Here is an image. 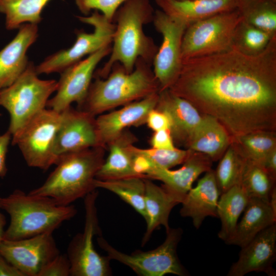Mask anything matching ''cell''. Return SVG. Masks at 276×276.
I'll list each match as a JSON object with an SVG mask.
<instances>
[{
  "instance_id": "cell-20",
  "label": "cell",
  "mask_w": 276,
  "mask_h": 276,
  "mask_svg": "<svg viewBox=\"0 0 276 276\" xmlns=\"http://www.w3.org/2000/svg\"><path fill=\"white\" fill-rule=\"evenodd\" d=\"M220 195L215 171L211 169L186 194L181 203L180 214L182 217L191 218L195 227L198 229L206 217L218 218L217 209Z\"/></svg>"
},
{
  "instance_id": "cell-42",
  "label": "cell",
  "mask_w": 276,
  "mask_h": 276,
  "mask_svg": "<svg viewBox=\"0 0 276 276\" xmlns=\"http://www.w3.org/2000/svg\"><path fill=\"white\" fill-rule=\"evenodd\" d=\"M262 166L275 179L276 177V149L273 150L266 157Z\"/></svg>"
},
{
  "instance_id": "cell-34",
  "label": "cell",
  "mask_w": 276,
  "mask_h": 276,
  "mask_svg": "<svg viewBox=\"0 0 276 276\" xmlns=\"http://www.w3.org/2000/svg\"><path fill=\"white\" fill-rule=\"evenodd\" d=\"M244 162L231 143L221 156L215 175L220 194L239 185Z\"/></svg>"
},
{
  "instance_id": "cell-36",
  "label": "cell",
  "mask_w": 276,
  "mask_h": 276,
  "mask_svg": "<svg viewBox=\"0 0 276 276\" xmlns=\"http://www.w3.org/2000/svg\"><path fill=\"white\" fill-rule=\"evenodd\" d=\"M79 10L86 16L98 11L113 21L116 12L127 0H74Z\"/></svg>"
},
{
  "instance_id": "cell-3",
  "label": "cell",
  "mask_w": 276,
  "mask_h": 276,
  "mask_svg": "<svg viewBox=\"0 0 276 276\" xmlns=\"http://www.w3.org/2000/svg\"><path fill=\"white\" fill-rule=\"evenodd\" d=\"M150 64L141 58L128 73L119 63L105 78L95 77L79 109L96 116L159 93V84Z\"/></svg>"
},
{
  "instance_id": "cell-37",
  "label": "cell",
  "mask_w": 276,
  "mask_h": 276,
  "mask_svg": "<svg viewBox=\"0 0 276 276\" xmlns=\"http://www.w3.org/2000/svg\"><path fill=\"white\" fill-rule=\"evenodd\" d=\"M70 270L67 255L60 253L43 267L38 276H69Z\"/></svg>"
},
{
  "instance_id": "cell-26",
  "label": "cell",
  "mask_w": 276,
  "mask_h": 276,
  "mask_svg": "<svg viewBox=\"0 0 276 276\" xmlns=\"http://www.w3.org/2000/svg\"><path fill=\"white\" fill-rule=\"evenodd\" d=\"M243 213L229 244L241 248L247 245L260 232L276 223V214L268 202L260 199L249 198Z\"/></svg>"
},
{
  "instance_id": "cell-31",
  "label": "cell",
  "mask_w": 276,
  "mask_h": 276,
  "mask_svg": "<svg viewBox=\"0 0 276 276\" xmlns=\"http://www.w3.org/2000/svg\"><path fill=\"white\" fill-rule=\"evenodd\" d=\"M237 9L243 20L276 35V0H239Z\"/></svg>"
},
{
  "instance_id": "cell-19",
  "label": "cell",
  "mask_w": 276,
  "mask_h": 276,
  "mask_svg": "<svg viewBox=\"0 0 276 276\" xmlns=\"http://www.w3.org/2000/svg\"><path fill=\"white\" fill-rule=\"evenodd\" d=\"M37 36V24H24L0 51V90L12 84L25 71L29 63L27 51Z\"/></svg>"
},
{
  "instance_id": "cell-6",
  "label": "cell",
  "mask_w": 276,
  "mask_h": 276,
  "mask_svg": "<svg viewBox=\"0 0 276 276\" xmlns=\"http://www.w3.org/2000/svg\"><path fill=\"white\" fill-rule=\"evenodd\" d=\"M38 75L34 64L29 62L12 84L0 90V106L9 114L8 130L12 138L45 108L50 97L57 89L58 81L40 79Z\"/></svg>"
},
{
  "instance_id": "cell-22",
  "label": "cell",
  "mask_w": 276,
  "mask_h": 276,
  "mask_svg": "<svg viewBox=\"0 0 276 276\" xmlns=\"http://www.w3.org/2000/svg\"><path fill=\"white\" fill-rule=\"evenodd\" d=\"M135 136L125 131L107 146V157L97 172L96 179L110 180L139 176L134 168V154L132 147Z\"/></svg>"
},
{
  "instance_id": "cell-39",
  "label": "cell",
  "mask_w": 276,
  "mask_h": 276,
  "mask_svg": "<svg viewBox=\"0 0 276 276\" xmlns=\"http://www.w3.org/2000/svg\"><path fill=\"white\" fill-rule=\"evenodd\" d=\"M174 142L170 130L153 131L150 140L151 148L158 149H174L176 147L175 146Z\"/></svg>"
},
{
  "instance_id": "cell-30",
  "label": "cell",
  "mask_w": 276,
  "mask_h": 276,
  "mask_svg": "<svg viewBox=\"0 0 276 276\" xmlns=\"http://www.w3.org/2000/svg\"><path fill=\"white\" fill-rule=\"evenodd\" d=\"M232 143L243 158L261 165L267 155L276 149L274 131L248 133L232 138Z\"/></svg>"
},
{
  "instance_id": "cell-32",
  "label": "cell",
  "mask_w": 276,
  "mask_h": 276,
  "mask_svg": "<svg viewBox=\"0 0 276 276\" xmlns=\"http://www.w3.org/2000/svg\"><path fill=\"white\" fill-rule=\"evenodd\" d=\"M244 159L239 185L249 198H258L268 202L270 194L275 186V179L262 165Z\"/></svg>"
},
{
  "instance_id": "cell-40",
  "label": "cell",
  "mask_w": 276,
  "mask_h": 276,
  "mask_svg": "<svg viewBox=\"0 0 276 276\" xmlns=\"http://www.w3.org/2000/svg\"><path fill=\"white\" fill-rule=\"evenodd\" d=\"M12 140V135L8 130L0 134V177H4L7 173V168L6 160L9 145Z\"/></svg>"
},
{
  "instance_id": "cell-43",
  "label": "cell",
  "mask_w": 276,
  "mask_h": 276,
  "mask_svg": "<svg viewBox=\"0 0 276 276\" xmlns=\"http://www.w3.org/2000/svg\"><path fill=\"white\" fill-rule=\"evenodd\" d=\"M268 203L273 213L276 214V188L272 189L268 198Z\"/></svg>"
},
{
  "instance_id": "cell-29",
  "label": "cell",
  "mask_w": 276,
  "mask_h": 276,
  "mask_svg": "<svg viewBox=\"0 0 276 276\" xmlns=\"http://www.w3.org/2000/svg\"><path fill=\"white\" fill-rule=\"evenodd\" d=\"M94 186L109 191L131 206L145 219V178L135 176L110 180L96 179Z\"/></svg>"
},
{
  "instance_id": "cell-5",
  "label": "cell",
  "mask_w": 276,
  "mask_h": 276,
  "mask_svg": "<svg viewBox=\"0 0 276 276\" xmlns=\"http://www.w3.org/2000/svg\"><path fill=\"white\" fill-rule=\"evenodd\" d=\"M1 209L10 216L3 239L14 240L53 232L77 214L72 205H62L52 198L15 190L0 197Z\"/></svg>"
},
{
  "instance_id": "cell-4",
  "label": "cell",
  "mask_w": 276,
  "mask_h": 276,
  "mask_svg": "<svg viewBox=\"0 0 276 276\" xmlns=\"http://www.w3.org/2000/svg\"><path fill=\"white\" fill-rule=\"evenodd\" d=\"M105 149L97 147L58 157L55 169L32 195L49 197L67 205L96 190L94 181L104 161Z\"/></svg>"
},
{
  "instance_id": "cell-7",
  "label": "cell",
  "mask_w": 276,
  "mask_h": 276,
  "mask_svg": "<svg viewBox=\"0 0 276 276\" xmlns=\"http://www.w3.org/2000/svg\"><path fill=\"white\" fill-rule=\"evenodd\" d=\"M182 235L181 228L170 227L166 231L164 242L157 248L147 251L136 250L130 254L116 249L101 235L98 236L97 242L111 260H116L125 265L138 275L163 276L173 274L185 276L188 273L177 254V246Z\"/></svg>"
},
{
  "instance_id": "cell-33",
  "label": "cell",
  "mask_w": 276,
  "mask_h": 276,
  "mask_svg": "<svg viewBox=\"0 0 276 276\" xmlns=\"http://www.w3.org/2000/svg\"><path fill=\"white\" fill-rule=\"evenodd\" d=\"M275 36L242 19L235 31L232 48L247 55H256L263 51Z\"/></svg>"
},
{
  "instance_id": "cell-16",
  "label": "cell",
  "mask_w": 276,
  "mask_h": 276,
  "mask_svg": "<svg viewBox=\"0 0 276 276\" xmlns=\"http://www.w3.org/2000/svg\"><path fill=\"white\" fill-rule=\"evenodd\" d=\"M159 93L123 106L118 110L96 118L99 145L105 149L108 144L130 127L146 124L147 116L157 104Z\"/></svg>"
},
{
  "instance_id": "cell-9",
  "label": "cell",
  "mask_w": 276,
  "mask_h": 276,
  "mask_svg": "<svg viewBox=\"0 0 276 276\" xmlns=\"http://www.w3.org/2000/svg\"><path fill=\"white\" fill-rule=\"evenodd\" d=\"M98 193L95 190L84 197L85 224L82 233L76 234L67 249L71 276H109L112 275L107 256L95 249L93 238L101 235L99 225L96 200Z\"/></svg>"
},
{
  "instance_id": "cell-8",
  "label": "cell",
  "mask_w": 276,
  "mask_h": 276,
  "mask_svg": "<svg viewBox=\"0 0 276 276\" xmlns=\"http://www.w3.org/2000/svg\"><path fill=\"white\" fill-rule=\"evenodd\" d=\"M241 20L236 9L189 25L182 38V61L232 49L235 31Z\"/></svg>"
},
{
  "instance_id": "cell-38",
  "label": "cell",
  "mask_w": 276,
  "mask_h": 276,
  "mask_svg": "<svg viewBox=\"0 0 276 276\" xmlns=\"http://www.w3.org/2000/svg\"><path fill=\"white\" fill-rule=\"evenodd\" d=\"M146 124L153 131L160 130H170L171 122L168 114L163 110L155 107L148 113Z\"/></svg>"
},
{
  "instance_id": "cell-15",
  "label": "cell",
  "mask_w": 276,
  "mask_h": 276,
  "mask_svg": "<svg viewBox=\"0 0 276 276\" xmlns=\"http://www.w3.org/2000/svg\"><path fill=\"white\" fill-rule=\"evenodd\" d=\"M54 151L58 156L99 145L96 116L70 106L60 112Z\"/></svg>"
},
{
  "instance_id": "cell-23",
  "label": "cell",
  "mask_w": 276,
  "mask_h": 276,
  "mask_svg": "<svg viewBox=\"0 0 276 276\" xmlns=\"http://www.w3.org/2000/svg\"><path fill=\"white\" fill-rule=\"evenodd\" d=\"M239 0H155L160 10L188 26L214 15L237 9Z\"/></svg>"
},
{
  "instance_id": "cell-21",
  "label": "cell",
  "mask_w": 276,
  "mask_h": 276,
  "mask_svg": "<svg viewBox=\"0 0 276 276\" xmlns=\"http://www.w3.org/2000/svg\"><path fill=\"white\" fill-rule=\"evenodd\" d=\"M155 108L164 111L169 116L170 132L174 141L187 146L203 115L191 102L173 94L168 89L159 92Z\"/></svg>"
},
{
  "instance_id": "cell-27",
  "label": "cell",
  "mask_w": 276,
  "mask_h": 276,
  "mask_svg": "<svg viewBox=\"0 0 276 276\" xmlns=\"http://www.w3.org/2000/svg\"><path fill=\"white\" fill-rule=\"evenodd\" d=\"M217 205L218 218L221 221L218 237L229 244L236 230L239 218L249 198L240 185H236L220 194Z\"/></svg>"
},
{
  "instance_id": "cell-44",
  "label": "cell",
  "mask_w": 276,
  "mask_h": 276,
  "mask_svg": "<svg viewBox=\"0 0 276 276\" xmlns=\"http://www.w3.org/2000/svg\"><path fill=\"white\" fill-rule=\"evenodd\" d=\"M0 209L1 206H0ZM6 223V218L0 211V242L3 240L5 234V226Z\"/></svg>"
},
{
  "instance_id": "cell-28",
  "label": "cell",
  "mask_w": 276,
  "mask_h": 276,
  "mask_svg": "<svg viewBox=\"0 0 276 276\" xmlns=\"http://www.w3.org/2000/svg\"><path fill=\"white\" fill-rule=\"evenodd\" d=\"M50 0H0V12L5 17L8 30L19 28L24 24H38L41 14Z\"/></svg>"
},
{
  "instance_id": "cell-12",
  "label": "cell",
  "mask_w": 276,
  "mask_h": 276,
  "mask_svg": "<svg viewBox=\"0 0 276 276\" xmlns=\"http://www.w3.org/2000/svg\"><path fill=\"white\" fill-rule=\"evenodd\" d=\"M152 22L162 36V43L152 61L160 92L169 89L179 75L182 65V41L188 25L161 10L154 11Z\"/></svg>"
},
{
  "instance_id": "cell-25",
  "label": "cell",
  "mask_w": 276,
  "mask_h": 276,
  "mask_svg": "<svg viewBox=\"0 0 276 276\" xmlns=\"http://www.w3.org/2000/svg\"><path fill=\"white\" fill-rule=\"evenodd\" d=\"M202 121L191 137L188 149L204 154L212 160L220 158L232 143V137L216 119L202 114Z\"/></svg>"
},
{
  "instance_id": "cell-17",
  "label": "cell",
  "mask_w": 276,
  "mask_h": 276,
  "mask_svg": "<svg viewBox=\"0 0 276 276\" xmlns=\"http://www.w3.org/2000/svg\"><path fill=\"white\" fill-rule=\"evenodd\" d=\"M276 259V223L260 232L241 247L238 260L233 264L228 276H243L253 271L275 275L273 265Z\"/></svg>"
},
{
  "instance_id": "cell-35",
  "label": "cell",
  "mask_w": 276,
  "mask_h": 276,
  "mask_svg": "<svg viewBox=\"0 0 276 276\" xmlns=\"http://www.w3.org/2000/svg\"><path fill=\"white\" fill-rule=\"evenodd\" d=\"M133 151L146 158L152 166L163 168H172L182 164L190 154V149L183 150L176 148L173 150L158 149L153 148H140L134 145Z\"/></svg>"
},
{
  "instance_id": "cell-18",
  "label": "cell",
  "mask_w": 276,
  "mask_h": 276,
  "mask_svg": "<svg viewBox=\"0 0 276 276\" xmlns=\"http://www.w3.org/2000/svg\"><path fill=\"white\" fill-rule=\"evenodd\" d=\"M212 161L208 156L191 150L180 168L172 170L152 166L145 176L162 181V186L181 203L199 175L211 169Z\"/></svg>"
},
{
  "instance_id": "cell-2",
  "label": "cell",
  "mask_w": 276,
  "mask_h": 276,
  "mask_svg": "<svg viewBox=\"0 0 276 276\" xmlns=\"http://www.w3.org/2000/svg\"><path fill=\"white\" fill-rule=\"evenodd\" d=\"M154 11L150 0H127L118 9L113 19L116 28L110 57L95 77L106 78L116 63L131 72L140 58L152 64L158 47L147 36L144 26L152 22Z\"/></svg>"
},
{
  "instance_id": "cell-45",
  "label": "cell",
  "mask_w": 276,
  "mask_h": 276,
  "mask_svg": "<svg viewBox=\"0 0 276 276\" xmlns=\"http://www.w3.org/2000/svg\"><path fill=\"white\" fill-rule=\"evenodd\" d=\"M178 1H188V0H178Z\"/></svg>"
},
{
  "instance_id": "cell-24",
  "label": "cell",
  "mask_w": 276,
  "mask_h": 276,
  "mask_svg": "<svg viewBox=\"0 0 276 276\" xmlns=\"http://www.w3.org/2000/svg\"><path fill=\"white\" fill-rule=\"evenodd\" d=\"M145 206L147 227L142 240L144 246L153 232L161 225L166 231L170 228L169 217L172 209L179 202L162 186L159 187L150 179L145 178Z\"/></svg>"
},
{
  "instance_id": "cell-1",
  "label": "cell",
  "mask_w": 276,
  "mask_h": 276,
  "mask_svg": "<svg viewBox=\"0 0 276 276\" xmlns=\"http://www.w3.org/2000/svg\"><path fill=\"white\" fill-rule=\"evenodd\" d=\"M168 89L218 120L232 139L275 131L276 36L256 55L232 48L185 60Z\"/></svg>"
},
{
  "instance_id": "cell-11",
  "label": "cell",
  "mask_w": 276,
  "mask_h": 276,
  "mask_svg": "<svg viewBox=\"0 0 276 276\" xmlns=\"http://www.w3.org/2000/svg\"><path fill=\"white\" fill-rule=\"evenodd\" d=\"M81 22L94 28L93 33L79 31L74 43L69 48L48 56L35 67L38 75L62 72L72 64L82 60L105 46L112 43L115 24L98 11L89 16H78Z\"/></svg>"
},
{
  "instance_id": "cell-10",
  "label": "cell",
  "mask_w": 276,
  "mask_h": 276,
  "mask_svg": "<svg viewBox=\"0 0 276 276\" xmlns=\"http://www.w3.org/2000/svg\"><path fill=\"white\" fill-rule=\"evenodd\" d=\"M60 119V112L45 108L12 138L29 166L46 170L56 164L54 147Z\"/></svg>"
},
{
  "instance_id": "cell-41",
  "label": "cell",
  "mask_w": 276,
  "mask_h": 276,
  "mask_svg": "<svg viewBox=\"0 0 276 276\" xmlns=\"http://www.w3.org/2000/svg\"><path fill=\"white\" fill-rule=\"evenodd\" d=\"M0 276H24V275L0 254Z\"/></svg>"
},
{
  "instance_id": "cell-13",
  "label": "cell",
  "mask_w": 276,
  "mask_h": 276,
  "mask_svg": "<svg viewBox=\"0 0 276 276\" xmlns=\"http://www.w3.org/2000/svg\"><path fill=\"white\" fill-rule=\"evenodd\" d=\"M111 51V44L105 46L61 72L56 95L47 106L61 112L73 103L79 106L87 94L97 66Z\"/></svg>"
},
{
  "instance_id": "cell-14",
  "label": "cell",
  "mask_w": 276,
  "mask_h": 276,
  "mask_svg": "<svg viewBox=\"0 0 276 276\" xmlns=\"http://www.w3.org/2000/svg\"><path fill=\"white\" fill-rule=\"evenodd\" d=\"M60 253L53 232L0 242V254L24 276H38L43 267Z\"/></svg>"
}]
</instances>
